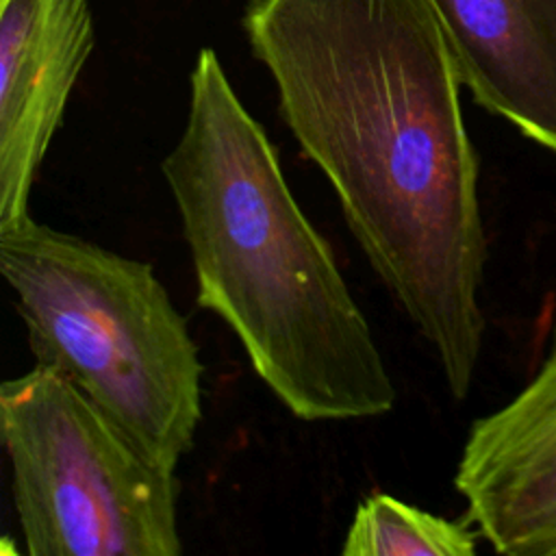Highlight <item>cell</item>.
Returning a JSON list of instances; mask_svg holds the SVG:
<instances>
[{
    "mask_svg": "<svg viewBox=\"0 0 556 556\" xmlns=\"http://www.w3.org/2000/svg\"><path fill=\"white\" fill-rule=\"evenodd\" d=\"M243 30L282 122L465 400L484 345L486 237L463 83L430 0H250Z\"/></svg>",
    "mask_w": 556,
    "mask_h": 556,
    "instance_id": "6da1fadb",
    "label": "cell"
},
{
    "mask_svg": "<svg viewBox=\"0 0 556 556\" xmlns=\"http://www.w3.org/2000/svg\"><path fill=\"white\" fill-rule=\"evenodd\" d=\"M161 174L198 306L232 330L274 397L302 421L391 413L397 389L371 326L213 48L195 56L187 119Z\"/></svg>",
    "mask_w": 556,
    "mask_h": 556,
    "instance_id": "7a4b0ae2",
    "label": "cell"
},
{
    "mask_svg": "<svg viewBox=\"0 0 556 556\" xmlns=\"http://www.w3.org/2000/svg\"><path fill=\"white\" fill-rule=\"evenodd\" d=\"M0 274L35 363L176 471L202 419L204 367L154 267L28 215L0 228Z\"/></svg>",
    "mask_w": 556,
    "mask_h": 556,
    "instance_id": "3957f363",
    "label": "cell"
},
{
    "mask_svg": "<svg viewBox=\"0 0 556 556\" xmlns=\"http://www.w3.org/2000/svg\"><path fill=\"white\" fill-rule=\"evenodd\" d=\"M0 441L28 556H180L178 478L59 371L0 387Z\"/></svg>",
    "mask_w": 556,
    "mask_h": 556,
    "instance_id": "277c9868",
    "label": "cell"
},
{
    "mask_svg": "<svg viewBox=\"0 0 556 556\" xmlns=\"http://www.w3.org/2000/svg\"><path fill=\"white\" fill-rule=\"evenodd\" d=\"M454 486L497 554L556 556V332L528 384L471 424Z\"/></svg>",
    "mask_w": 556,
    "mask_h": 556,
    "instance_id": "5b68a950",
    "label": "cell"
},
{
    "mask_svg": "<svg viewBox=\"0 0 556 556\" xmlns=\"http://www.w3.org/2000/svg\"><path fill=\"white\" fill-rule=\"evenodd\" d=\"M93 39L89 0H0V228L30 215Z\"/></svg>",
    "mask_w": 556,
    "mask_h": 556,
    "instance_id": "8992f818",
    "label": "cell"
},
{
    "mask_svg": "<svg viewBox=\"0 0 556 556\" xmlns=\"http://www.w3.org/2000/svg\"><path fill=\"white\" fill-rule=\"evenodd\" d=\"M476 104L556 154V0H430Z\"/></svg>",
    "mask_w": 556,
    "mask_h": 556,
    "instance_id": "52a82bcc",
    "label": "cell"
},
{
    "mask_svg": "<svg viewBox=\"0 0 556 556\" xmlns=\"http://www.w3.org/2000/svg\"><path fill=\"white\" fill-rule=\"evenodd\" d=\"M389 493L367 495L341 543L343 556H473L480 532Z\"/></svg>",
    "mask_w": 556,
    "mask_h": 556,
    "instance_id": "ba28073f",
    "label": "cell"
}]
</instances>
